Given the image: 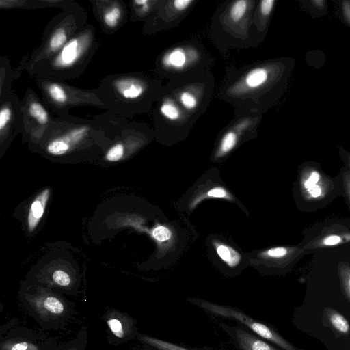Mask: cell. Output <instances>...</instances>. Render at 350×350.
<instances>
[{
	"mask_svg": "<svg viewBox=\"0 0 350 350\" xmlns=\"http://www.w3.org/2000/svg\"><path fill=\"white\" fill-rule=\"evenodd\" d=\"M284 66L278 60H264L228 68L219 88V98L234 109V116L261 115L275 101Z\"/></svg>",
	"mask_w": 350,
	"mask_h": 350,
	"instance_id": "1",
	"label": "cell"
},
{
	"mask_svg": "<svg viewBox=\"0 0 350 350\" xmlns=\"http://www.w3.org/2000/svg\"><path fill=\"white\" fill-rule=\"evenodd\" d=\"M129 118L107 112L92 118L55 116L40 141L33 145L51 157H64L90 147L107 146Z\"/></svg>",
	"mask_w": 350,
	"mask_h": 350,
	"instance_id": "2",
	"label": "cell"
},
{
	"mask_svg": "<svg viewBox=\"0 0 350 350\" xmlns=\"http://www.w3.org/2000/svg\"><path fill=\"white\" fill-rule=\"evenodd\" d=\"M163 85L147 73L129 72L105 77L96 88L107 111L130 118L151 111Z\"/></svg>",
	"mask_w": 350,
	"mask_h": 350,
	"instance_id": "3",
	"label": "cell"
},
{
	"mask_svg": "<svg viewBox=\"0 0 350 350\" xmlns=\"http://www.w3.org/2000/svg\"><path fill=\"white\" fill-rule=\"evenodd\" d=\"M256 3V0L225 1L215 10L210 36L221 51L253 48L262 42L252 27Z\"/></svg>",
	"mask_w": 350,
	"mask_h": 350,
	"instance_id": "4",
	"label": "cell"
},
{
	"mask_svg": "<svg viewBox=\"0 0 350 350\" xmlns=\"http://www.w3.org/2000/svg\"><path fill=\"white\" fill-rule=\"evenodd\" d=\"M98 46L96 28L87 23L53 57L36 66L29 76L62 81L78 78Z\"/></svg>",
	"mask_w": 350,
	"mask_h": 350,
	"instance_id": "5",
	"label": "cell"
},
{
	"mask_svg": "<svg viewBox=\"0 0 350 350\" xmlns=\"http://www.w3.org/2000/svg\"><path fill=\"white\" fill-rule=\"evenodd\" d=\"M87 23V12L77 3L53 16L45 26L39 46L29 57L27 74L53 57Z\"/></svg>",
	"mask_w": 350,
	"mask_h": 350,
	"instance_id": "6",
	"label": "cell"
},
{
	"mask_svg": "<svg viewBox=\"0 0 350 350\" xmlns=\"http://www.w3.org/2000/svg\"><path fill=\"white\" fill-rule=\"evenodd\" d=\"M215 60L202 43L189 40L170 46L155 60L158 76L168 81L211 70Z\"/></svg>",
	"mask_w": 350,
	"mask_h": 350,
	"instance_id": "7",
	"label": "cell"
},
{
	"mask_svg": "<svg viewBox=\"0 0 350 350\" xmlns=\"http://www.w3.org/2000/svg\"><path fill=\"white\" fill-rule=\"evenodd\" d=\"M215 84L212 70L167 81L165 89L196 122L211 104Z\"/></svg>",
	"mask_w": 350,
	"mask_h": 350,
	"instance_id": "8",
	"label": "cell"
},
{
	"mask_svg": "<svg viewBox=\"0 0 350 350\" xmlns=\"http://www.w3.org/2000/svg\"><path fill=\"white\" fill-rule=\"evenodd\" d=\"M35 79L42 101L57 116L69 115V110L77 107L90 106L106 110L97 88L83 89L66 81L42 77Z\"/></svg>",
	"mask_w": 350,
	"mask_h": 350,
	"instance_id": "9",
	"label": "cell"
},
{
	"mask_svg": "<svg viewBox=\"0 0 350 350\" xmlns=\"http://www.w3.org/2000/svg\"><path fill=\"white\" fill-rule=\"evenodd\" d=\"M151 111L153 129L160 140H175L186 137L196 122L164 86Z\"/></svg>",
	"mask_w": 350,
	"mask_h": 350,
	"instance_id": "10",
	"label": "cell"
},
{
	"mask_svg": "<svg viewBox=\"0 0 350 350\" xmlns=\"http://www.w3.org/2000/svg\"><path fill=\"white\" fill-rule=\"evenodd\" d=\"M21 104L23 120L22 136L33 146L40 141L55 116L31 88L26 90Z\"/></svg>",
	"mask_w": 350,
	"mask_h": 350,
	"instance_id": "11",
	"label": "cell"
},
{
	"mask_svg": "<svg viewBox=\"0 0 350 350\" xmlns=\"http://www.w3.org/2000/svg\"><path fill=\"white\" fill-rule=\"evenodd\" d=\"M197 2L196 0H161L157 10L144 23L142 33L152 35L175 27Z\"/></svg>",
	"mask_w": 350,
	"mask_h": 350,
	"instance_id": "12",
	"label": "cell"
},
{
	"mask_svg": "<svg viewBox=\"0 0 350 350\" xmlns=\"http://www.w3.org/2000/svg\"><path fill=\"white\" fill-rule=\"evenodd\" d=\"M200 307L215 314L239 321L253 332L279 346L284 350H297L291 343L267 325L257 321L239 310L216 304L202 301Z\"/></svg>",
	"mask_w": 350,
	"mask_h": 350,
	"instance_id": "13",
	"label": "cell"
},
{
	"mask_svg": "<svg viewBox=\"0 0 350 350\" xmlns=\"http://www.w3.org/2000/svg\"><path fill=\"white\" fill-rule=\"evenodd\" d=\"M92 12L103 33L111 35L120 30L129 19L128 4L122 0H90Z\"/></svg>",
	"mask_w": 350,
	"mask_h": 350,
	"instance_id": "14",
	"label": "cell"
},
{
	"mask_svg": "<svg viewBox=\"0 0 350 350\" xmlns=\"http://www.w3.org/2000/svg\"><path fill=\"white\" fill-rule=\"evenodd\" d=\"M23 129L21 100L12 91L0 98V145L5 147Z\"/></svg>",
	"mask_w": 350,
	"mask_h": 350,
	"instance_id": "15",
	"label": "cell"
},
{
	"mask_svg": "<svg viewBox=\"0 0 350 350\" xmlns=\"http://www.w3.org/2000/svg\"><path fill=\"white\" fill-rule=\"evenodd\" d=\"M262 116L247 114L235 116L232 121L222 131L217 157H222L232 151L242 137L254 134L260 124Z\"/></svg>",
	"mask_w": 350,
	"mask_h": 350,
	"instance_id": "16",
	"label": "cell"
},
{
	"mask_svg": "<svg viewBox=\"0 0 350 350\" xmlns=\"http://www.w3.org/2000/svg\"><path fill=\"white\" fill-rule=\"evenodd\" d=\"M301 189L308 199L322 198L327 191L328 183L322 174L313 168L305 170L301 179Z\"/></svg>",
	"mask_w": 350,
	"mask_h": 350,
	"instance_id": "17",
	"label": "cell"
},
{
	"mask_svg": "<svg viewBox=\"0 0 350 350\" xmlns=\"http://www.w3.org/2000/svg\"><path fill=\"white\" fill-rule=\"evenodd\" d=\"M275 0L257 1L252 16V27L255 34L262 42L271 16L275 8Z\"/></svg>",
	"mask_w": 350,
	"mask_h": 350,
	"instance_id": "18",
	"label": "cell"
},
{
	"mask_svg": "<svg viewBox=\"0 0 350 350\" xmlns=\"http://www.w3.org/2000/svg\"><path fill=\"white\" fill-rule=\"evenodd\" d=\"M161 0H134L128 2L129 20L145 22L159 7Z\"/></svg>",
	"mask_w": 350,
	"mask_h": 350,
	"instance_id": "19",
	"label": "cell"
},
{
	"mask_svg": "<svg viewBox=\"0 0 350 350\" xmlns=\"http://www.w3.org/2000/svg\"><path fill=\"white\" fill-rule=\"evenodd\" d=\"M50 196V189H45L40 193L31 202L27 219V227L29 232L39 224Z\"/></svg>",
	"mask_w": 350,
	"mask_h": 350,
	"instance_id": "20",
	"label": "cell"
},
{
	"mask_svg": "<svg viewBox=\"0 0 350 350\" xmlns=\"http://www.w3.org/2000/svg\"><path fill=\"white\" fill-rule=\"evenodd\" d=\"M33 306L42 313L50 316H59L66 310L65 304L56 296L47 295L35 298Z\"/></svg>",
	"mask_w": 350,
	"mask_h": 350,
	"instance_id": "21",
	"label": "cell"
},
{
	"mask_svg": "<svg viewBox=\"0 0 350 350\" xmlns=\"http://www.w3.org/2000/svg\"><path fill=\"white\" fill-rule=\"evenodd\" d=\"M16 79L14 69L6 55L0 57V98L9 94L12 90V84Z\"/></svg>",
	"mask_w": 350,
	"mask_h": 350,
	"instance_id": "22",
	"label": "cell"
},
{
	"mask_svg": "<svg viewBox=\"0 0 350 350\" xmlns=\"http://www.w3.org/2000/svg\"><path fill=\"white\" fill-rule=\"evenodd\" d=\"M236 338L243 350H277L262 340L241 329L236 332Z\"/></svg>",
	"mask_w": 350,
	"mask_h": 350,
	"instance_id": "23",
	"label": "cell"
},
{
	"mask_svg": "<svg viewBox=\"0 0 350 350\" xmlns=\"http://www.w3.org/2000/svg\"><path fill=\"white\" fill-rule=\"evenodd\" d=\"M325 313L331 326L338 333L347 334L350 325L346 318L339 312L330 308L325 309Z\"/></svg>",
	"mask_w": 350,
	"mask_h": 350,
	"instance_id": "24",
	"label": "cell"
},
{
	"mask_svg": "<svg viewBox=\"0 0 350 350\" xmlns=\"http://www.w3.org/2000/svg\"><path fill=\"white\" fill-rule=\"evenodd\" d=\"M1 10L41 9L39 0H0Z\"/></svg>",
	"mask_w": 350,
	"mask_h": 350,
	"instance_id": "25",
	"label": "cell"
},
{
	"mask_svg": "<svg viewBox=\"0 0 350 350\" xmlns=\"http://www.w3.org/2000/svg\"><path fill=\"white\" fill-rule=\"evenodd\" d=\"M139 338L140 340L154 347L158 350H189L178 345L147 335L141 334L139 336Z\"/></svg>",
	"mask_w": 350,
	"mask_h": 350,
	"instance_id": "26",
	"label": "cell"
},
{
	"mask_svg": "<svg viewBox=\"0 0 350 350\" xmlns=\"http://www.w3.org/2000/svg\"><path fill=\"white\" fill-rule=\"evenodd\" d=\"M217 252L221 258L230 267H234L239 262V254L230 247L220 245L217 247Z\"/></svg>",
	"mask_w": 350,
	"mask_h": 350,
	"instance_id": "27",
	"label": "cell"
},
{
	"mask_svg": "<svg viewBox=\"0 0 350 350\" xmlns=\"http://www.w3.org/2000/svg\"><path fill=\"white\" fill-rule=\"evenodd\" d=\"M338 273L344 293L350 301V265L346 262H340L338 265Z\"/></svg>",
	"mask_w": 350,
	"mask_h": 350,
	"instance_id": "28",
	"label": "cell"
},
{
	"mask_svg": "<svg viewBox=\"0 0 350 350\" xmlns=\"http://www.w3.org/2000/svg\"><path fill=\"white\" fill-rule=\"evenodd\" d=\"M345 239L350 240V234L347 236L339 234H329L321 239L317 243L316 246L317 247H323L336 245L345 242Z\"/></svg>",
	"mask_w": 350,
	"mask_h": 350,
	"instance_id": "29",
	"label": "cell"
},
{
	"mask_svg": "<svg viewBox=\"0 0 350 350\" xmlns=\"http://www.w3.org/2000/svg\"><path fill=\"white\" fill-rule=\"evenodd\" d=\"M107 325L115 336L123 338L126 331L123 321L118 317H110L107 320Z\"/></svg>",
	"mask_w": 350,
	"mask_h": 350,
	"instance_id": "30",
	"label": "cell"
},
{
	"mask_svg": "<svg viewBox=\"0 0 350 350\" xmlns=\"http://www.w3.org/2000/svg\"><path fill=\"white\" fill-rule=\"evenodd\" d=\"M52 279L57 285L62 287L68 286L71 283L69 274L61 269H57L53 273Z\"/></svg>",
	"mask_w": 350,
	"mask_h": 350,
	"instance_id": "31",
	"label": "cell"
},
{
	"mask_svg": "<svg viewBox=\"0 0 350 350\" xmlns=\"http://www.w3.org/2000/svg\"><path fill=\"white\" fill-rule=\"evenodd\" d=\"M5 350H38V347L34 344L21 340L6 345Z\"/></svg>",
	"mask_w": 350,
	"mask_h": 350,
	"instance_id": "32",
	"label": "cell"
},
{
	"mask_svg": "<svg viewBox=\"0 0 350 350\" xmlns=\"http://www.w3.org/2000/svg\"><path fill=\"white\" fill-rule=\"evenodd\" d=\"M154 237L160 241L169 239L171 237V232L168 228L164 226H158L152 232Z\"/></svg>",
	"mask_w": 350,
	"mask_h": 350,
	"instance_id": "33",
	"label": "cell"
},
{
	"mask_svg": "<svg viewBox=\"0 0 350 350\" xmlns=\"http://www.w3.org/2000/svg\"><path fill=\"white\" fill-rule=\"evenodd\" d=\"M288 253V250L285 247H275L270 249L267 251V255L272 258H282L286 256Z\"/></svg>",
	"mask_w": 350,
	"mask_h": 350,
	"instance_id": "34",
	"label": "cell"
},
{
	"mask_svg": "<svg viewBox=\"0 0 350 350\" xmlns=\"http://www.w3.org/2000/svg\"><path fill=\"white\" fill-rule=\"evenodd\" d=\"M342 180L346 193L350 201V172L346 171L343 174Z\"/></svg>",
	"mask_w": 350,
	"mask_h": 350,
	"instance_id": "35",
	"label": "cell"
},
{
	"mask_svg": "<svg viewBox=\"0 0 350 350\" xmlns=\"http://www.w3.org/2000/svg\"><path fill=\"white\" fill-rule=\"evenodd\" d=\"M227 195L223 188H214L208 192V196L211 197L223 198Z\"/></svg>",
	"mask_w": 350,
	"mask_h": 350,
	"instance_id": "36",
	"label": "cell"
},
{
	"mask_svg": "<svg viewBox=\"0 0 350 350\" xmlns=\"http://www.w3.org/2000/svg\"><path fill=\"white\" fill-rule=\"evenodd\" d=\"M342 8L346 16L350 20V3L347 4V2H344Z\"/></svg>",
	"mask_w": 350,
	"mask_h": 350,
	"instance_id": "37",
	"label": "cell"
},
{
	"mask_svg": "<svg viewBox=\"0 0 350 350\" xmlns=\"http://www.w3.org/2000/svg\"><path fill=\"white\" fill-rule=\"evenodd\" d=\"M67 350H78V349L77 348V347H72L68 349Z\"/></svg>",
	"mask_w": 350,
	"mask_h": 350,
	"instance_id": "38",
	"label": "cell"
},
{
	"mask_svg": "<svg viewBox=\"0 0 350 350\" xmlns=\"http://www.w3.org/2000/svg\"><path fill=\"white\" fill-rule=\"evenodd\" d=\"M349 163H350V160H349Z\"/></svg>",
	"mask_w": 350,
	"mask_h": 350,
	"instance_id": "39",
	"label": "cell"
}]
</instances>
